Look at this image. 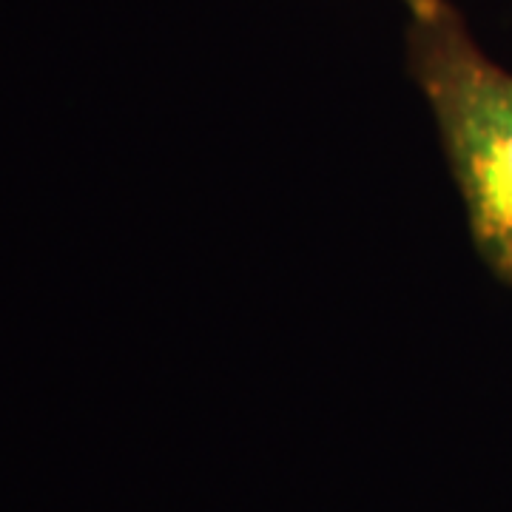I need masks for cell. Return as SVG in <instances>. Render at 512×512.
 Here are the masks:
<instances>
[{
	"label": "cell",
	"mask_w": 512,
	"mask_h": 512,
	"mask_svg": "<svg viewBox=\"0 0 512 512\" xmlns=\"http://www.w3.org/2000/svg\"><path fill=\"white\" fill-rule=\"evenodd\" d=\"M407 63L439 123L478 254L512 285V74L478 49L447 0L410 15Z\"/></svg>",
	"instance_id": "1"
},
{
	"label": "cell",
	"mask_w": 512,
	"mask_h": 512,
	"mask_svg": "<svg viewBox=\"0 0 512 512\" xmlns=\"http://www.w3.org/2000/svg\"><path fill=\"white\" fill-rule=\"evenodd\" d=\"M407 3V9H410V15H416V12H424V9H430V6H436L439 0H404Z\"/></svg>",
	"instance_id": "2"
}]
</instances>
